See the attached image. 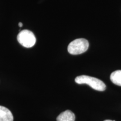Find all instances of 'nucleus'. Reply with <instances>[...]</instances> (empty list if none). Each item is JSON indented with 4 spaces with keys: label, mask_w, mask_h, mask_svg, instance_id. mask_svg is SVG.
Instances as JSON below:
<instances>
[{
    "label": "nucleus",
    "mask_w": 121,
    "mask_h": 121,
    "mask_svg": "<svg viewBox=\"0 0 121 121\" xmlns=\"http://www.w3.org/2000/svg\"><path fill=\"white\" fill-rule=\"evenodd\" d=\"M75 82L78 84H87L95 90L103 91L106 89V85L100 80L86 75L78 76L75 78Z\"/></svg>",
    "instance_id": "f257e3e1"
},
{
    "label": "nucleus",
    "mask_w": 121,
    "mask_h": 121,
    "mask_svg": "<svg viewBox=\"0 0 121 121\" xmlns=\"http://www.w3.org/2000/svg\"><path fill=\"white\" fill-rule=\"evenodd\" d=\"M89 46V42L86 39H76L69 44L67 48L68 52L73 55L82 54L88 49Z\"/></svg>",
    "instance_id": "f03ea898"
},
{
    "label": "nucleus",
    "mask_w": 121,
    "mask_h": 121,
    "mask_svg": "<svg viewBox=\"0 0 121 121\" xmlns=\"http://www.w3.org/2000/svg\"><path fill=\"white\" fill-rule=\"evenodd\" d=\"M17 41L25 48H31L36 42V38L34 33L29 30H22L18 34Z\"/></svg>",
    "instance_id": "7ed1b4c3"
},
{
    "label": "nucleus",
    "mask_w": 121,
    "mask_h": 121,
    "mask_svg": "<svg viewBox=\"0 0 121 121\" xmlns=\"http://www.w3.org/2000/svg\"><path fill=\"white\" fill-rule=\"evenodd\" d=\"M13 117L9 109L0 105V121H13Z\"/></svg>",
    "instance_id": "20e7f679"
},
{
    "label": "nucleus",
    "mask_w": 121,
    "mask_h": 121,
    "mask_svg": "<svg viewBox=\"0 0 121 121\" xmlns=\"http://www.w3.org/2000/svg\"><path fill=\"white\" fill-rule=\"evenodd\" d=\"M75 115L71 110H67L63 112L57 118V121H75Z\"/></svg>",
    "instance_id": "39448f33"
},
{
    "label": "nucleus",
    "mask_w": 121,
    "mask_h": 121,
    "mask_svg": "<svg viewBox=\"0 0 121 121\" xmlns=\"http://www.w3.org/2000/svg\"><path fill=\"white\" fill-rule=\"evenodd\" d=\"M110 78L113 84L121 86V70H117L112 72Z\"/></svg>",
    "instance_id": "423d86ee"
},
{
    "label": "nucleus",
    "mask_w": 121,
    "mask_h": 121,
    "mask_svg": "<svg viewBox=\"0 0 121 121\" xmlns=\"http://www.w3.org/2000/svg\"><path fill=\"white\" fill-rule=\"evenodd\" d=\"M19 27H20V28H22V22H20L19 23Z\"/></svg>",
    "instance_id": "0eeeda50"
},
{
    "label": "nucleus",
    "mask_w": 121,
    "mask_h": 121,
    "mask_svg": "<svg viewBox=\"0 0 121 121\" xmlns=\"http://www.w3.org/2000/svg\"><path fill=\"white\" fill-rule=\"evenodd\" d=\"M104 121H112V120H109V119H108V120H105Z\"/></svg>",
    "instance_id": "6e6552de"
}]
</instances>
